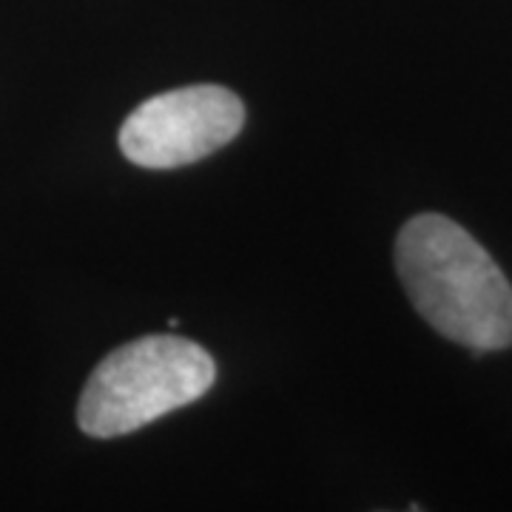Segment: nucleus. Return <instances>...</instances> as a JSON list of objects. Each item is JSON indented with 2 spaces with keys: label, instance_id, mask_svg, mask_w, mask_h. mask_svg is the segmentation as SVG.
Here are the masks:
<instances>
[{
  "label": "nucleus",
  "instance_id": "3",
  "mask_svg": "<svg viewBox=\"0 0 512 512\" xmlns=\"http://www.w3.org/2000/svg\"><path fill=\"white\" fill-rule=\"evenodd\" d=\"M245 126L237 94L222 86H188L157 94L131 111L120 151L143 168H180L228 146Z\"/></svg>",
  "mask_w": 512,
  "mask_h": 512
},
{
  "label": "nucleus",
  "instance_id": "1",
  "mask_svg": "<svg viewBox=\"0 0 512 512\" xmlns=\"http://www.w3.org/2000/svg\"><path fill=\"white\" fill-rule=\"evenodd\" d=\"M396 271L413 308L441 336L476 353L512 345V285L458 222L413 217L396 239Z\"/></svg>",
  "mask_w": 512,
  "mask_h": 512
},
{
  "label": "nucleus",
  "instance_id": "2",
  "mask_svg": "<svg viewBox=\"0 0 512 512\" xmlns=\"http://www.w3.org/2000/svg\"><path fill=\"white\" fill-rule=\"evenodd\" d=\"M217 379L208 350L180 336H143L94 367L77 404L86 436H126L165 413L197 402Z\"/></svg>",
  "mask_w": 512,
  "mask_h": 512
},
{
  "label": "nucleus",
  "instance_id": "4",
  "mask_svg": "<svg viewBox=\"0 0 512 512\" xmlns=\"http://www.w3.org/2000/svg\"><path fill=\"white\" fill-rule=\"evenodd\" d=\"M407 512H421V510H419V507H416V504H413V507H410V510H407Z\"/></svg>",
  "mask_w": 512,
  "mask_h": 512
}]
</instances>
